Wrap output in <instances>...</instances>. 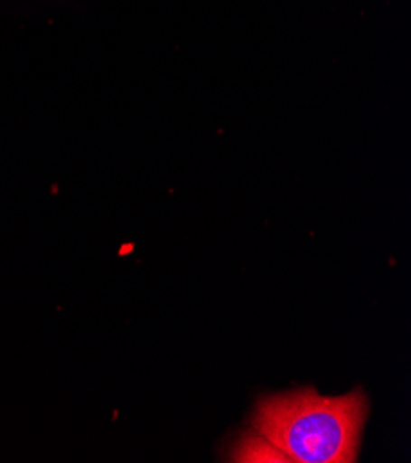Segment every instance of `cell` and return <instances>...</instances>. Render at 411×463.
<instances>
[{
    "mask_svg": "<svg viewBox=\"0 0 411 463\" xmlns=\"http://www.w3.org/2000/svg\"><path fill=\"white\" fill-rule=\"evenodd\" d=\"M368 411V397L360 388L343 397H322L313 388H303L260 399L253 427L288 461L350 463L358 458Z\"/></svg>",
    "mask_w": 411,
    "mask_h": 463,
    "instance_id": "1",
    "label": "cell"
},
{
    "mask_svg": "<svg viewBox=\"0 0 411 463\" xmlns=\"http://www.w3.org/2000/svg\"><path fill=\"white\" fill-rule=\"evenodd\" d=\"M233 461H288V458L262 436H249L238 445L237 452L233 454Z\"/></svg>",
    "mask_w": 411,
    "mask_h": 463,
    "instance_id": "2",
    "label": "cell"
}]
</instances>
